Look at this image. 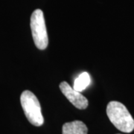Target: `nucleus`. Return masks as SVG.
Listing matches in <instances>:
<instances>
[{
	"label": "nucleus",
	"mask_w": 134,
	"mask_h": 134,
	"mask_svg": "<svg viewBox=\"0 0 134 134\" xmlns=\"http://www.w3.org/2000/svg\"><path fill=\"white\" fill-rule=\"evenodd\" d=\"M107 114L112 124L120 131L131 133L134 130L133 118L123 104L110 101L107 107Z\"/></svg>",
	"instance_id": "nucleus-1"
},
{
	"label": "nucleus",
	"mask_w": 134,
	"mask_h": 134,
	"mask_svg": "<svg viewBox=\"0 0 134 134\" xmlns=\"http://www.w3.org/2000/svg\"><path fill=\"white\" fill-rule=\"evenodd\" d=\"M21 105L25 115L31 125L40 127L43 125L44 119L41 112V107L37 98L29 90H25L20 97Z\"/></svg>",
	"instance_id": "nucleus-2"
},
{
	"label": "nucleus",
	"mask_w": 134,
	"mask_h": 134,
	"mask_svg": "<svg viewBox=\"0 0 134 134\" xmlns=\"http://www.w3.org/2000/svg\"><path fill=\"white\" fill-rule=\"evenodd\" d=\"M31 29L35 46L40 50L47 48L48 38L45 18L42 10L37 9L31 16Z\"/></svg>",
	"instance_id": "nucleus-3"
},
{
	"label": "nucleus",
	"mask_w": 134,
	"mask_h": 134,
	"mask_svg": "<svg viewBox=\"0 0 134 134\" xmlns=\"http://www.w3.org/2000/svg\"><path fill=\"white\" fill-rule=\"evenodd\" d=\"M60 89L68 100L79 110H84L88 107L89 102L81 92L75 90L67 82L63 81L60 84Z\"/></svg>",
	"instance_id": "nucleus-4"
},
{
	"label": "nucleus",
	"mask_w": 134,
	"mask_h": 134,
	"mask_svg": "<svg viewBox=\"0 0 134 134\" xmlns=\"http://www.w3.org/2000/svg\"><path fill=\"white\" fill-rule=\"evenodd\" d=\"M63 134H87L86 125L81 121L65 123L63 126Z\"/></svg>",
	"instance_id": "nucleus-5"
},
{
	"label": "nucleus",
	"mask_w": 134,
	"mask_h": 134,
	"mask_svg": "<svg viewBox=\"0 0 134 134\" xmlns=\"http://www.w3.org/2000/svg\"><path fill=\"white\" fill-rule=\"evenodd\" d=\"M90 83V76L89 73L83 72L75 79L73 88L78 92L84 90Z\"/></svg>",
	"instance_id": "nucleus-6"
}]
</instances>
